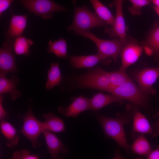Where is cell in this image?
<instances>
[{
    "instance_id": "31",
    "label": "cell",
    "mask_w": 159,
    "mask_h": 159,
    "mask_svg": "<svg viewBox=\"0 0 159 159\" xmlns=\"http://www.w3.org/2000/svg\"><path fill=\"white\" fill-rule=\"evenodd\" d=\"M4 95H0V120L5 119L9 117V115L4 109L2 105L4 99Z\"/></svg>"
},
{
    "instance_id": "33",
    "label": "cell",
    "mask_w": 159,
    "mask_h": 159,
    "mask_svg": "<svg viewBox=\"0 0 159 159\" xmlns=\"http://www.w3.org/2000/svg\"><path fill=\"white\" fill-rule=\"evenodd\" d=\"M150 1L155 6L159 7V0H150Z\"/></svg>"
},
{
    "instance_id": "27",
    "label": "cell",
    "mask_w": 159,
    "mask_h": 159,
    "mask_svg": "<svg viewBox=\"0 0 159 159\" xmlns=\"http://www.w3.org/2000/svg\"><path fill=\"white\" fill-rule=\"evenodd\" d=\"M107 74L112 87L120 86L130 79L125 71L120 69L107 72Z\"/></svg>"
},
{
    "instance_id": "24",
    "label": "cell",
    "mask_w": 159,
    "mask_h": 159,
    "mask_svg": "<svg viewBox=\"0 0 159 159\" xmlns=\"http://www.w3.org/2000/svg\"><path fill=\"white\" fill-rule=\"evenodd\" d=\"M47 51L49 53L54 54L58 57L67 58L68 56L66 41L62 38L54 41L49 40Z\"/></svg>"
},
{
    "instance_id": "3",
    "label": "cell",
    "mask_w": 159,
    "mask_h": 159,
    "mask_svg": "<svg viewBox=\"0 0 159 159\" xmlns=\"http://www.w3.org/2000/svg\"><path fill=\"white\" fill-rule=\"evenodd\" d=\"M74 33L92 41L97 46L98 53L107 58H112L115 62L126 42V39L125 41L117 37L111 40L100 39L89 30L78 31Z\"/></svg>"
},
{
    "instance_id": "1",
    "label": "cell",
    "mask_w": 159,
    "mask_h": 159,
    "mask_svg": "<svg viewBox=\"0 0 159 159\" xmlns=\"http://www.w3.org/2000/svg\"><path fill=\"white\" fill-rule=\"evenodd\" d=\"M95 116L100 124L105 137L107 138H112L119 146L128 152L130 147L127 142L124 125L129 122V117L117 114L116 117L113 118L97 112L95 113Z\"/></svg>"
},
{
    "instance_id": "7",
    "label": "cell",
    "mask_w": 159,
    "mask_h": 159,
    "mask_svg": "<svg viewBox=\"0 0 159 159\" xmlns=\"http://www.w3.org/2000/svg\"><path fill=\"white\" fill-rule=\"evenodd\" d=\"M32 100L30 99L29 108L23 117V125L19 132L30 140L33 148H36L41 145L38 138L44 128L43 122L39 120L33 114Z\"/></svg>"
},
{
    "instance_id": "19",
    "label": "cell",
    "mask_w": 159,
    "mask_h": 159,
    "mask_svg": "<svg viewBox=\"0 0 159 159\" xmlns=\"http://www.w3.org/2000/svg\"><path fill=\"white\" fill-rule=\"evenodd\" d=\"M42 116L45 119L43 122L44 130L55 133L64 132L66 131L64 122L62 119L51 112L44 114Z\"/></svg>"
},
{
    "instance_id": "35",
    "label": "cell",
    "mask_w": 159,
    "mask_h": 159,
    "mask_svg": "<svg viewBox=\"0 0 159 159\" xmlns=\"http://www.w3.org/2000/svg\"><path fill=\"white\" fill-rule=\"evenodd\" d=\"M155 128L157 130H159V120L155 123Z\"/></svg>"
},
{
    "instance_id": "8",
    "label": "cell",
    "mask_w": 159,
    "mask_h": 159,
    "mask_svg": "<svg viewBox=\"0 0 159 159\" xmlns=\"http://www.w3.org/2000/svg\"><path fill=\"white\" fill-rule=\"evenodd\" d=\"M159 77V67H148L139 71L135 75L138 88L145 95H154L156 90L152 86Z\"/></svg>"
},
{
    "instance_id": "29",
    "label": "cell",
    "mask_w": 159,
    "mask_h": 159,
    "mask_svg": "<svg viewBox=\"0 0 159 159\" xmlns=\"http://www.w3.org/2000/svg\"><path fill=\"white\" fill-rule=\"evenodd\" d=\"M12 159H38L39 158L37 155L30 154V152L25 149L14 152L11 157Z\"/></svg>"
},
{
    "instance_id": "32",
    "label": "cell",
    "mask_w": 159,
    "mask_h": 159,
    "mask_svg": "<svg viewBox=\"0 0 159 159\" xmlns=\"http://www.w3.org/2000/svg\"><path fill=\"white\" fill-rule=\"evenodd\" d=\"M148 159H159V149H156L151 151L147 155Z\"/></svg>"
},
{
    "instance_id": "17",
    "label": "cell",
    "mask_w": 159,
    "mask_h": 159,
    "mask_svg": "<svg viewBox=\"0 0 159 159\" xmlns=\"http://www.w3.org/2000/svg\"><path fill=\"white\" fill-rule=\"evenodd\" d=\"M19 81L16 75H12L11 79H9L6 75L0 74V95L9 94L13 101L20 97L21 92L16 88Z\"/></svg>"
},
{
    "instance_id": "22",
    "label": "cell",
    "mask_w": 159,
    "mask_h": 159,
    "mask_svg": "<svg viewBox=\"0 0 159 159\" xmlns=\"http://www.w3.org/2000/svg\"><path fill=\"white\" fill-rule=\"evenodd\" d=\"M62 77L58 63H52L47 74L45 88L47 90L52 89L55 87L60 85Z\"/></svg>"
},
{
    "instance_id": "13",
    "label": "cell",
    "mask_w": 159,
    "mask_h": 159,
    "mask_svg": "<svg viewBox=\"0 0 159 159\" xmlns=\"http://www.w3.org/2000/svg\"><path fill=\"white\" fill-rule=\"evenodd\" d=\"M87 110H89V99L81 95L67 107L60 106L57 111L66 117L76 118L82 112Z\"/></svg>"
},
{
    "instance_id": "26",
    "label": "cell",
    "mask_w": 159,
    "mask_h": 159,
    "mask_svg": "<svg viewBox=\"0 0 159 159\" xmlns=\"http://www.w3.org/2000/svg\"><path fill=\"white\" fill-rule=\"evenodd\" d=\"M34 43L31 39L26 38L23 36L18 37L14 41V49L16 55H29L31 46Z\"/></svg>"
},
{
    "instance_id": "6",
    "label": "cell",
    "mask_w": 159,
    "mask_h": 159,
    "mask_svg": "<svg viewBox=\"0 0 159 159\" xmlns=\"http://www.w3.org/2000/svg\"><path fill=\"white\" fill-rule=\"evenodd\" d=\"M21 3L30 12L44 19L52 18L53 13L57 11L69 12L65 7L52 0H16Z\"/></svg>"
},
{
    "instance_id": "23",
    "label": "cell",
    "mask_w": 159,
    "mask_h": 159,
    "mask_svg": "<svg viewBox=\"0 0 159 159\" xmlns=\"http://www.w3.org/2000/svg\"><path fill=\"white\" fill-rule=\"evenodd\" d=\"M96 13L107 24L112 26L115 18L108 9L99 0H90Z\"/></svg>"
},
{
    "instance_id": "15",
    "label": "cell",
    "mask_w": 159,
    "mask_h": 159,
    "mask_svg": "<svg viewBox=\"0 0 159 159\" xmlns=\"http://www.w3.org/2000/svg\"><path fill=\"white\" fill-rule=\"evenodd\" d=\"M107 58L98 53L89 55H72L69 57L70 64L75 69L91 68Z\"/></svg>"
},
{
    "instance_id": "21",
    "label": "cell",
    "mask_w": 159,
    "mask_h": 159,
    "mask_svg": "<svg viewBox=\"0 0 159 159\" xmlns=\"http://www.w3.org/2000/svg\"><path fill=\"white\" fill-rule=\"evenodd\" d=\"M132 116V129L134 131L143 134H153V129L148 120L138 110H134Z\"/></svg>"
},
{
    "instance_id": "16",
    "label": "cell",
    "mask_w": 159,
    "mask_h": 159,
    "mask_svg": "<svg viewBox=\"0 0 159 159\" xmlns=\"http://www.w3.org/2000/svg\"><path fill=\"white\" fill-rule=\"evenodd\" d=\"M146 54L148 55H159V24L155 23L142 43Z\"/></svg>"
},
{
    "instance_id": "20",
    "label": "cell",
    "mask_w": 159,
    "mask_h": 159,
    "mask_svg": "<svg viewBox=\"0 0 159 159\" xmlns=\"http://www.w3.org/2000/svg\"><path fill=\"white\" fill-rule=\"evenodd\" d=\"M1 133L6 140V144L11 149L14 148L17 145L19 140L17 131L15 127L5 119L1 120Z\"/></svg>"
},
{
    "instance_id": "14",
    "label": "cell",
    "mask_w": 159,
    "mask_h": 159,
    "mask_svg": "<svg viewBox=\"0 0 159 159\" xmlns=\"http://www.w3.org/2000/svg\"><path fill=\"white\" fill-rule=\"evenodd\" d=\"M11 14L10 24L8 30L4 33L7 39L14 41L18 37H21L26 26L28 15H16L10 9Z\"/></svg>"
},
{
    "instance_id": "28",
    "label": "cell",
    "mask_w": 159,
    "mask_h": 159,
    "mask_svg": "<svg viewBox=\"0 0 159 159\" xmlns=\"http://www.w3.org/2000/svg\"><path fill=\"white\" fill-rule=\"evenodd\" d=\"M132 4V6L128 7V10L132 15H141V8L150 4V0H128Z\"/></svg>"
},
{
    "instance_id": "10",
    "label": "cell",
    "mask_w": 159,
    "mask_h": 159,
    "mask_svg": "<svg viewBox=\"0 0 159 159\" xmlns=\"http://www.w3.org/2000/svg\"><path fill=\"white\" fill-rule=\"evenodd\" d=\"M143 50L135 39L127 37L126 42L121 50L120 56L122 64L120 69L125 71L126 69L138 59Z\"/></svg>"
},
{
    "instance_id": "5",
    "label": "cell",
    "mask_w": 159,
    "mask_h": 159,
    "mask_svg": "<svg viewBox=\"0 0 159 159\" xmlns=\"http://www.w3.org/2000/svg\"><path fill=\"white\" fill-rule=\"evenodd\" d=\"M108 92L139 107H145L148 102V96L143 94L131 79L120 86L112 87Z\"/></svg>"
},
{
    "instance_id": "12",
    "label": "cell",
    "mask_w": 159,
    "mask_h": 159,
    "mask_svg": "<svg viewBox=\"0 0 159 159\" xmlns=\"http://www.w3.org/2000/svg\"><path fill=\"white\" fill-rule=\"evenodd\" d=\"M42 133L52 159L59 158L58 156L60 154L67 155L69 148L54 133L45 130H43Z\"/></svg>"
},
{
    "instance_id": "9",
    "label": "cell",
    "mask_w": 159,
    "mask_h": 159,
    "mask_svg": "<svg viewBox=\"0 0 159 159\" xmlns=\"http://www.w3.org/2000/svg\"><path fill=\"white\" fill-rule=\"evenodd\" d=\"M124 0H113L109 4L110 8L115 6L116 8V15L114 25L111 27H107L105 32L112 38L118 37L126 41L127 28L124 18L122 5Z\"/></svg>"
},
{
    "instance_id": "34",
    "label": "cell",
    "mask_w": 159,
    "mask_h": 159,
    "mask_svg": "<svg viewBox=\"0 0 159 159\" xmlns=\"http://www.w3.org/2000/svg\"><path fill=\"white\" fill-rule=\"evenodd\" d=\"M152 6L155 12L159 16V7L156 6Z\"/></svg>"
},
{
    "instance_id": "2",
    "label": "cell",
    "mask_w": 159,
    "mask_h": 159,
    "mask_svg": "<svg viewBox=\"0 0 159 159\" xmlns=\"http://www.w3.org/2000/svg\"><path fill=\"white\" fill-rule=\"evenodd\" d=\"M75 82L78 88L96 89L108 92L112 87L107 72L100 67L78 76L75 79Z\"/></svg>"
},
{
    "instance_id": "30",
    "label": "cell",
    "mask_w": 159,
    "mask_h": 159,
    "mask_svg": "<svg viewBox=\"0 0 159 159\" xmlns=\"http://www.w3.org/2000/svg\"><path fill=\"white\" fill-rule=\"evenodd\" d=\"M14 0H0V16L10 6Z\"/></svg>"
},
{
    "instance_id": "11",
    "label": "cell",
    "mask_w": 159,
    "mask_h": 159,
    "mask_svg": "<svg viewBox=\"0 0 159 159\" xmlns=\"http://www.w3.org/2000/svg\"><path fill=\"white\" fill-rule=\"evenodd\" d=\"M14 41L7 39L0 49V74L6 75L19 72L13 53Z\"/></svg>"
},
{
    "instance_id": "18",
    "label": "cell",
    "mask_w": 159,
    "mask_h": 159,
    "mask_svg": "<svg viewBox=\"0 0 159 159\" xmlns=\"http://www.w3.org/2000/svg\"><path fill=\"white\" fill-rule=\"evenodd\" d=\"M123 101V100L112 94L98 92L89 99V110L96 111L112 103L120 104Z\"/></svg>"
},
{
    "instance_id": "25",
    "label": "cell",
    "mask_w": 159,
    "mask_h": 159,
    "mask_svg": "<svg viewBox=\"0 0 159 159\" xmlns=\"http://www.w3.org/2000/svg\"><path fill=\"white\" fill-rule=\"evenodd\" d=\"M130 148L134 153L141 156L148 155L152 149L148 141L142 134L137 138Z\"/></svg>"
},
{
    "instance_id": "4",
    "label": "cell",
    "mask_w": 159,
    "mask_h": 159,
    "mask_svg": "<svg viewBox=\"0 0 159 159\" xmlns=\"http://www.w3.org/2000/svg\"><path fill=\"white\" fill-rule=\"evenodd\" d=\"M74 5V18L72 23L67 27L68 31L74 32L80 30H88L96 27H105L107 24L100 18L96 13H93L87 6L78 7Z\"/></svg>"
}]
</instances>
